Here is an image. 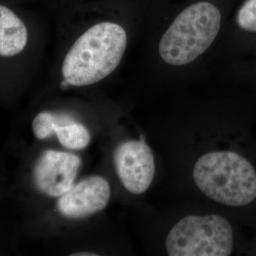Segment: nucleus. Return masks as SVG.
Masks as SVG:
<instances>
[{
  "mask_svg": "<svg viewBox=\"0 0 256 256\" xmlns=\"http://www.w3.org/2000/svg\"><path fill=\"white\" fill-rule=\"evenodd\" d=\"M238 0H151L146 25L158 28V54L165 64L196 61L223 34Z\"/></svg>",
  "mask_w": 256,
  "mask_h": 256,
  "instance_id": "1",
  "label": "nucleus"
},
{
  "mask_svg": "<svg viewBox=\"0 0 256 256\" xmlns=\"http://www.w3.org/2000/svg\"><path fill=\"white\" fill-rule=\"evenodd\" d=\"M126 25L122 21L102 20L88 28L64 56L62 66L64 81L70 86H86L113 74L128 48L129 32Z\"/></svg>",
  "mask_w": 256,
  "mask_h": 256,
  "instance_id": "2",
  "label": "nucleus"
},
{
  "mask_svg": "<svg viewBox=\"0 0 256 256\" xmlns=\"http://www.w3.org/2000/svg\"><path fill=\"white\" fill-rule=\"evenodd\" d=\"M196 186L214 202L234 208L256 202V169L246 156L234 151H216L196 162Z\"/></svg>",
  "mask_w": 256,
  "mask_h": 256,
  "instance_id": "3",
  "label": "nucleus"
},
{
  "mask_svg": "<svg viewBox=\"0 0 256 256\" xmlns=\"http://www.w3.org/2000/svg\"><path fill=\"white\" fill-rule=\"evenodd\" d=\"M165 248L170 256H228L234 248L229 220L216 216H189L169 232Z\"/></svg>",
  "mask_w": 256,
  "mask_h": 256,
  "instance_id": "4",
  "label": "nucleus"
},
{
  "mask_svg": "<svg viewBox=\"0 0 256 256\" xmlns=\"http://www.w3.org/2000/svg\"><path fill=\"white\" fill-rule=\"evenodd\" d=\"M113 160L120 180L128 192L134 194L146 192L154 180L155 160L144 138L119 144Z\"/></svg>",
  "mask_w": 256,
  "mask_h": 256,
  "instance_id": "5",
  "label": "nucleus"
},
{
  "mask_svg": "<svg viewBox=\"0 0 256 256\" xmlns=\"http://www.w3.org/2000/svg\"><path fill=\"white\" fill-rule=\"evenodd\" d=\"M81 164V158L75 154L46 150L34 169L37 190L50 198H60L74 186Z\"/></svg>",
  "mask_w": 256,
  "mask_h": 256,
  "instance_id": "6",
  "label": "nucleus"
},
{
  "mask_svg": "<svg viewBox=\"0 0 256 256\" xmlns=\"http://www.w3.org/2000/svg\"><path fill=\"white\" fill-rule=\"evenodd\" d=\"M111 188L102 176H90L74 184L57 200V210L66 218L82 220L104 210L110 200Z\"/></svg>",
  "mask_w": 256,
  "mask_h": 256,
  "instance_id": "7",
  "label": "nucleus"
},
{
  "mask_svg": "<svg viewBox=\"0 0 256 256\" xmlns=\"http://www.w3.org/2000/svg\"><path fill=\"white\" fill-rule=\"evenodd\" d=\"M32 131L38 140H46L54 133L59 142L70 150H82L88 146L92 136L81 122L52 112H41L32 120Z\"/></svg>",
  "mask_w": 256,
  "mask_h": 256,
  "instance_id": "8",
  "label": "nucleus"
},
{
  "mask_svg": "<svg viewBox=\"0 0 256 256\" xmlns=\"http://www.w3.org/2000/svg\"><path fill=\"white\" fill-rule=\"evenodd\" d=\"M223 34L244 48L256 50V0H238Z\"/></svg>",
  "mask_w": 256,
  "mask_h": 256,
  "instance_id": "9",
  "label": "nucleus"
},
{
  "mask_svg": "<svg viewBox=\"0 0 256 256\" xmlns=\"http://www.w3.org/2000/svg\"><path fill=\"white\" fill-rule=\"evenodd\" d=\"M27 43L28 30L24 22L12 10L0 5V56L19 54Z\"/></svg>",
  "mask_w": 256,
  "mask_h": 256,
  "instance_id": "10",
  "label": "nucleus"
},
{
  "mask_svg": "<svg viewBox=\"0 0 256 256\" xmlns=\"http://www.w3.org/2000/svg\"><path fill=\"white\" fill-rule=\"evenodd\" d=\"M72 256H97V254H93V252H76L70 254Z\"/></svg>",
  "mask_w": 256,
  "mask_h": 256,
  "instance_id": "11",
  "label": "nucleus"
},
{
  "mask_svg": "<svg viewBox=\"0 0 256 256\" xmlns=\"http://www.w3.org/2000/svg\"><path fill=\"white\" fill-rule=\"evenodd\" d=\"M254 72H256V68H254Z\"/></svg>",
  "mask_w": 256,
  "mask_h": 256,
  "instance_id": "12",
  "label": "nucleus"
}]
</instances>
